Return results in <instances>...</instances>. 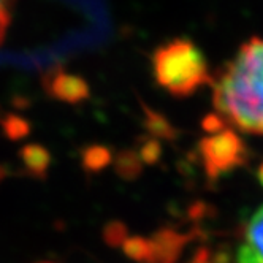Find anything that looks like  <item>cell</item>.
<instances>
[{"label": "cell", "mask_w": 263, "mask_h": 263, "mask_svg": "<svg viewBox=\"0 0 263 263\" xmlns=\"http://www.w3.org/2000/svg\"><path fill=\"white\" fill-rule=\"evenodd\" d=\"M217 115L233 127L263 135V39L242 43L211 81Z\"/></svg>", "instance_id": "obj_1"}, {"label": "cell", "mask_w": 263, "mask_h": 263, "mask_svg": "<svg viewBox=\"0 0 263 263\" xmlns=\"http://www.w3.org/2000/svg\"><path fill=\"white\" fill-rule=\"evenodd\" d=\"M153 74L160 87L172 96L191 97L213 74L203 51L189 39H173L160 45L151 58Z\"/></svg>", "instance_id": "obj_2"}, {"label": "cell", "mask_w": 263, "mask_h": 263, "mask_svg": "<svg viewBox=\"0 0 263 263\" xmlns=\"http://www.w3.org/2000/svg\"><path fill=\"white\" fill-rule=\"evenodd\" d=\"M198 153L210 181H217L235 172L249 159L246 143L233 128L229 127L201 138L198 143Z\"/></svg>", "instance_id": "obj_3"}, {"label": "cell", "mask_w": 263, "mask_h": 263, "mask_svg": "<svg viewBox=\"0 0 263 263\" xmlns=\"http://www.w3.org/2000/svg\"><path fill=\"white\" fill-rule=\"evenodd\" d=\"M238 263H263V206L254 213L236 254Z\"/></svg>", "instance_id": "obj_4"}, {"label": "cell", "mask_w": 263, "mask_h": 263, "mask_svg": "<svg viewBox=\"0 0 263 263\" xmlns=\"http://www.w3.org/2000/svg\"><path fill=\"white\" fill-rule=\"evenodd\" d=\"M46 89L52 99L67 103H80L89 97V86L84 80L62 71L51 74Z\"/></svg>", "instance_id": "obj_5"}, {"label": "cell", "mask_w": 263, "mask_h": 263, "mask_svg": "<svg viewBox=\"0 0 263 263\" xmlns=\"http://www.w3.org/2000/svg\"><path fill=\"white\" fill-rule=\"evenodd\" d=\"M151 263H176L185 244L189 242V235H182L173 229H162L151 238Z\"/></svg>", "instance_id": "obj_6"}, {"label": "cell", "mask_w": 263, "mask_h": 263, "mask_svg": "<svg viewBox=\"0 0 263 263\" xmlns=\"http://www.w3.org/2000/svg\"><path fill=\"white\" fill-rule=\"evenodd\" d=\"M21 157H23V163L26 166V170L32 176L43 178L48 173L51 156L46 147L40 144H29L23 149Z\"/></svg>", "instance_id": "obj_7"}, {"label": "cell", "mask_w": 263, "mask_h": 263, "mask_svg": "<svg viewBox=\"0 0 263 263\" xmlns=\"http://www.w3.org/2000/svg\"><path fill=\"white\" fill-rule=\"evenodd\" d=\"M144 109V127L147 130L149 137L157 140H175L176 138V128L168 121L162 112H157L154 109H149L146 105H143Z\"/></svg>", "instance_id": "obj_8"}, {"label": "cell", "mask_w": 263, "mask_h": 263, "mask_svg": "<svg viewBox=\"0 0 263 263\" xmlns=\"http://www.w3.org/2000/svg\"><path fill=\"white\" fill-rule=\"evenodd\" d=\"M112 163H115L116 173L125 181H134L140 178L144 165L137 149H124L116 157H112Z\"/></svg>", "instance_id": "obj_9"}, {"label": "cell", "mask_w": 263, "mask_h": 263, "mask_svg": "<svg viewBox=\"0 0 263 263\" xmlns=\"http://www.w3.org/2000/svg\"><path fill=\"white\" fill-rule=\"evenodd\" d=\"M83 166L89 173H99L112 163L111 149L103 144H92L83 151Z\"/></svg>", "instance_id": "obj_10"}, {"label": "cell", "mask_w": 263, "mask_h": 263, "mask_svg": "<svg viewBox=\"0 0 263 263\" xmlns=\"http://www.w3.org/2000/svg\"><path fill=\"white\" fill-rule=\"evenodd\" d=\"M122 249L127 257L138 263H151L153 260V242L151 238L127 236L122 242Z\"/></svg>", "instance_id": "obj_11"}, {"label": "cell", "mask_w": 263, "mask_h": 263, "mask_svg": "<svg viewBox=\"0 0 263 263\" xmlns=\"http://www.w3.org/2000/svg\"><path fill=\"white\" fill-rule=\"evenodd\" d=\"M137 151L144 165H154L162 157V144L157 138L147 137L140 141V146Z\"/></svg>", "instance_id": "obj_12"}, {"label": "cell", "mask_w": 263, "mask_h": 263, "mask_svg": "<svg viewBox=\"0 0 263 263\" xmlns=\"http://www.w3.org/2000/svg\"><path fill=\"white\" fill-rule=\"evenodd\" d=\"M127 236H128L127 227L122 222H118V220L109 222L103 230V239L106 241V244H109L112 248L122 246V242L125 241Z\"/></svg>", "instance_id": "obj_13"}, {"label": "cell", "mask_w": 263, "mask_h": 263, "mask_svg": "<svg viewBox=\"0 0 263 263\" xmlns=\"http://www.w3.org/2000/svg\"><path fill=\"white\" fill-rule=\"evenodd\" d=\"M16 0H0V43L7 33V29L11 23V11Z\"/></svg>", "instance_id": "obj_14"}, {"label": "cell", "mask_w": 263, "mask_h": 263, "mask_svg": "<svg viewBox=\"0 0 263 263\" xmlns=\"http://www.w3.org/2000/svg\"><path fill=\"white\" fill-rule=\"evenodd\" d=\"M201 125H203V130H204V132H208V134H216V132L225 128L227 122H225V121L217 115V112H214V115H208V116H206V118L203 119Z\"/></svg>", "instance_id": "obj_15"}, {"label": "cell", "mask_w": 263, "mask_h": 263, "mask_svg": "<svg viewBox=\"0 0 263 263\" xmlns=\"http://www.w3.org/2000/svg\"><path fill=\"white\" fill-rule=\"evenodd\" d=\"M192 263H211V261H208V254H206V251H203L194 258Z\"/></svg>", "instance_id": "obj_16"}, {"label": "cell", "mask_w": 263, "mask_h": 263, "mask_svg": "<svg viewBox=\"0 0 263 263\" xmlns=\"http://www.w3.org/2000/svg\"><path fill=\"white\" fill-rule=\"evenodd\" d=\"M257 179H258V182H260V185L263 187V162L258 165V168H257Z\"/></svg>", "instance_id": "obj_17"}, {"label": "cell", "mask_w": 263, "mask_h": 263, "mask_svg": "<svg viewBox=\"0 0 263 263\" xmlns=\"http://www.w3.org/2000/svg\"><path fill=\"white\" fill-rule=\"evenodd\" d=\"M5 176V170H4V166L0 165V181H2V178Z\"/></svg>", "instance_id": "obj_18"}]
</instances>
